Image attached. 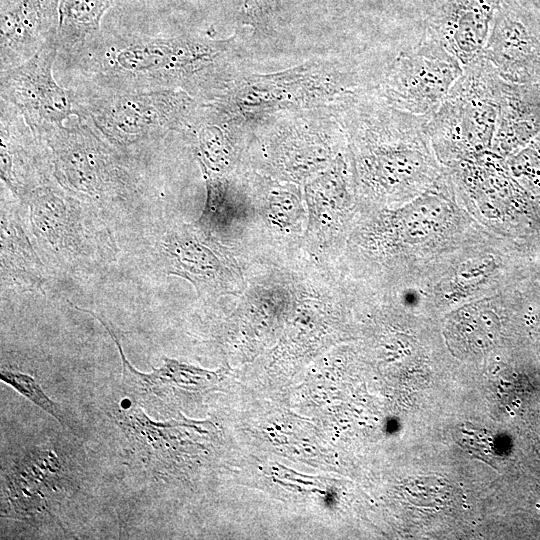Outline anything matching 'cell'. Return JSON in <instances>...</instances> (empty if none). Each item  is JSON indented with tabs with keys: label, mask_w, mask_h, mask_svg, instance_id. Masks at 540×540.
Masks as SVG:
<instances>
[{
	"label": "cell",
	"mask_w": 540,
	"mask_h": 540,
	"mask_svg": "<svg viewBox=\"0 0 540 540\" xmlns=\"http://www.w3.org/2000/svg\"><path fill=\"white\" fill-rule=\"evenodd\" d=\"M227 42L177 37L128 36L91 41L76 59L82 90L143 92L214 87Z\"/></svg>",
	"instance_id": "1"
},
{
	"label": "cell",
	"mask_w": 540,
	"mask_h": 540,
	"mask_svg": "<svg viewBox=\"0 0 540 540\" xmlns=\"http://www.w3.org/2000/svg\"><path fill=\"white\" fill-rule=\"evenodd\" d=\"M351 115L366 185L394 192L418 186L432 175L427 116L397 109L379 95L355 104Z\"/></svg>",
	"instance_id": "2"
},
{
	"label": "cell",
	"mask_w": 540,
	"mask_h": 540,
	"mask_svg": "<svg viewBox=\"0 0 540 540\" xmlns=\"http://www.w3.org/2000/svg\"><path fill=\"white\" fill-rule=\"evenodd\" d=\"M194 106L190 95L181 90L91 92L76 89L75 116L127 155L132 148L180 129Z\"/></svg>",
	"instance_id": "3"
},
{
	"label": "cell",
	"mask_w": 540,
	"mask_h": 540,
	"mask_svg": "<svg viewBox=\"0 0 540 540\" xmlns=\"http://www.w3.org/2000/svg\"><path fill=\"white\" fill-rule=\"evenodd\" d=\"M76 117V116H75ZM52 177L85 202H125L137 192V180L120 152L84 120L76 117L44 138Z\"/></svg>",
	"instance_id": "4"
},
{
	"label": "cell",
	"mask_w": 540,
	"mask_h": 540,
	"mask_svg": "<svg viewBox=\"0 0 540 540\" xmlns=\"http://www.w3.org/2000/svg\"><path fill=\"white\" fill-rule=\"evenodd\" d=\"M463 68L443 102L427 116L431 142L447 155L490 146L497 127L502 79L483 56Z\"/></svg>",
	"instance_id": "5"
},
{
	"label": "cell",
	"mask_w": 540,
	"mask_h": 540,
	"mask_svg": "<svg viewBox=\"0 0 540 540\" xmlns=\"http://www.w3.org/2000/svg\"><path fill=\"white\" fill-rule=\"evenodd\" d=\"M463 71L461 62L424 29L394 55L379 81L377 94L397 109L428 116Z\"/></svg>",
	"instance_id": "6"
},
{
	"label": "cell",
	"mask_w": 540,
	"mask_h": 540,
	"mask_svg": "<svg viewBox=\"0 0 540 540\" xmlns=\"http://www.w3.org/2000/svg\"><path fill=\"white\" fill-rule=\"evenodd\" d=\"M159 245L165 272L189 281L199 296L243 292L246 282L233 255L197 224H181L166 230Z\"/></svg>",
	"instance_id": "7"
},
{
	"label": "cell",
	"mask_w": 540,
	"mask_h": 540,
	"mask_svg": "<svg viewBox=\"0 0 540 540\" xmlns=\"http://www.w3.org/2000/svg\"><path fill=\"white\" fill-rule=\"evenodd\" d=\"M57 56V41H51L27 61L0 73L1 99L43 139L75 115L76 90L60 86L53 76Z\"/></svg>",
	"instance_id": "8"
},
{
	"label": "cell",
	"mask_w": 540,
	"mask_h": 540,
	"mask_svg": "<svg viewBox=\"0 0 540 540\" xmlns=\"http://www.w3.org/2000/svg\"><path fill=\"white\" fill-rule=\"evenodd\" d=\"M23 199L29 204L33 234L53 260L75 265L90 257L94 241L89 236L80 198L49 179Z\"/></svg>",
	"instance_id": "9"
},
{
	"label": "cell",
	"mask_w": 540,
	"mask_h": 540,
	"mask_svg": "<svg viewBox=\"0 0 540 540\" xmlns=\"http://www.w3.org/2000/svg\"><path fill=\"white\" fill-rule=\"evenodd\" d=\"M0 106L1 179L14 194L23 198L51 179L50 152L46 141L33 133L13 105L1 99Z\"/></svg>",
	"instance_id": "10"
},
{
	"label": "cell",
	"mask_w": 540,
	"mask_h": 540,
	"mask_svg": "<svg viewBox=\"0 0 540 540\" xmlns=\"http://www.w3.org/2000/svg\"><path fill=\"white\" fill-rule=\"evenodd\" d=\"M482 56L506 82L540 84V26L520 13L500 12Z\"/></svg>",
	"instance_id": "11"
},
{
	"label": "cell",
	"mask_w": 540,
	"mask_h": 540,
	"mask_svg": "<svg viewBox=\"0 0 540 540\" xmlns=\"http://www.w3.org/2000/svg\"><path fill=\"white\" fill-rule=\"evenodd\" d=\"M60 1L1 2V73L27 61L47 43L57 41Z\"/></svg>",
	"instance_id": "12"
},
{
	"label": "cell",
	"mask_w": 540,
	"mask_h": 540,
	"mask_svg": "<svg viewBox=\"0 0 540 540\" xmlns=\"http://www.w3.org/2000/svg\"><path fill=\"white\" fill-rule=\"evenodd\" d=\"M540 134V84H514L502 79L497 127L493 139L507 153Z\"/></svg>",
	"instance_id": "13"
},
{
	"label": "cell",
	"mask_w": 540,
	"mask_h": 540,
	"mask_svg": "<svg viewBox=\"0 0 540 540\" xmlns=\"http://www.w3.org/2000/svg\"><path fill=\"white\" fill-rule=\"evenodd\" d=\"M45 267L12 211L1 208L2 285L34 291L45 282Z\"/></svg>",
	"instance_id": "14"
},
{
	"label": "cell",
	"mask_w": 540,
	"mask_h": 540,
	"mask_svg": "<svg viewBox=\"0 0 540 540\" xmlns=\"http://www.w3.org/2000/svg\"><path fill=\"white\" fill-rule=\"evenodd\" d=\"M340 160L306 187L307 236L317 246L325 247L339 224L348 193Z\"/></svg>",
	"instance_id": "15"
},
{
	"label": "cell",
	"mask_w": 540,
	"mask_h": 540,
	"mask_svg": "<svg viewBox=\"0 0 540 540\" xmlns=\"http://www.w3.org/2000/svg\"><path fill=\"white\" fill-rule=\"evenodd\" d=\"M204 177L206 200L196 224L218 240L239 234L252 218L248 199L221 175Z\"/></svg>",
	"instance_id": "16"
},
{
	"label": "cell",
	"mask_w": 540,
	"mask_h": 540,
	"mask_svg": "<svg viewBox=\"0 0 540 540\" xmlns=\"http://www.w3.org/2000/svg\"><path fill=\"white\" fill-rule=\"evenodd\" d=\"M64 472L59 458L50 451L33 452L20 459L8 480L10 500L16 503L17 513L32 515L34 502L38 511L37 503L40 500L46 503L45 493L55 492L50 486L58 491L61 489L55 481L63 480Z\"/></svg>",
	"instance_id": "17"
},
{
	"label": "cell",
	"mask_w": 540,
	"mask_h": 540,
	"mask_svg": "<svg viewBox=\"0 0 540 540\" xmlns=\"http://www.w3.org/2000/svg\"><path fill=\"white\" fill-rule=\"evenodd\" d=\"M114 0H61L57 34L58 54L76 61L98 35L103 16Z\"/></svg>",
	"instance_id": "18"
},
{
	"label": "cell",
	"mask_w": 540,
	"mask_h": 540,
	"mask_svg": "<svg viewBox=\"0 0 540 540\" xmlns=\"http://www.w3.org/2000/svg\"><path fill=\"white\" fill-rule=\"evenodd\" d=\"M260 213L267 227L284 237L300 235L307 222L300 195L292 187H270L262 198Z\"/></svg>",
	"instance_id": "19"
},
{
	"label": "cell",
	"mask_w": 540,
	"mask_h": 540,
	"mask_svg": "<svg viewBox=\"0 0 540 540\" xmlns=\"http://www.w3.org/2000/svg\"><path fill=\"white\" fill-rule=\"evenodd\" d=\"M0 378L33 404L57 420L63 427L72 428L61 406L52 401L41 386L29 375L17 371L1 370Z\"/></svg>",
	"instance_id": "20"
}]
</instances>
